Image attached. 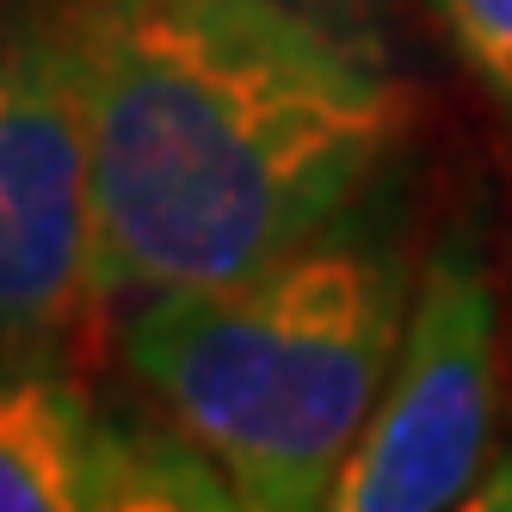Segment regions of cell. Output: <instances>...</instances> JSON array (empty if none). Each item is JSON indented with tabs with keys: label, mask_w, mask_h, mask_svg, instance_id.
<instances>
[{
	"label": "cell",
	"mask_w": 512,
	"mask_h": 512,
	"mask_svg": "<svg viewBox=\"0 0 512 512\" xmlns=\"http://www.w3.org/2000/svg\"><path fill=\"white\" fill-rule=\"evenodd\" d=\"M99 303L223 284L352 216L414 136L364 0H62Z\"/></svg>",
	"instance_id": "cell-1"
},
{
	"label": "cell",
	"mask_w": 512,
	"mask_h": 512,
	"mask_svg": "<svg viewBox=\"0 0 512 512\" xmlns=\"http://www.w3.org/2000/svg\"><path fill=\"white\" fill-rule=\"evenodd\" d=\"M414 260L371 210L223 284L136 297L124 364L253 512H315L389 383Z\"/></svg>",
	"instance_id": "cell-2"
},
{
	"label": "cell",
	"mask_w": 512,
	"mask_h": 512,
	"mask_svg": "<svg viewBox=\"0 0 512 512\" xmlns=\"http://www.w3.org/2000/svg\"><path fill=\"white\" fill-rule=\"evenodd\" d=\"M99 303V186L62 0H0V346Z\"/></svg>",
	"instance_id": "cell-4"
},
{
	"label": "cell",
	"mask_w": 512,
	"mask_h": 512,
	"mask_svg": "<svg viewBox=\"0 0 512 512\" xmlns=\"http://www.w3.org/2000/svg\"><path fill=\"white\" fill-rule=\"evenodd\" d=\"M235 488L167 414H118L50 346H0V512H216Z\"/></svg>",
	"instance_id": "cell-5"
},
{
	"label": "cell",
	"mask_w": 512,
	"mask_h": 512,
	"mask_svg": "<svg viewBox=\"0 0 512 512\" xmlns=\"http://www.w3.org/2000/svg\"><path fill=\"white\" fill-rule=\"evenodd\" d=\"M500 420V290L469 223L445 229L414 266L408 327L389 383L334 482V512L463 506L494 457Z\"/></svg>",
	"instance_id": "cell-3"
},
{
	"label": "cell",
	"mask_w": 512,
	"mask_h": 512,
	"mask_svg": "<svg viewBox=\"0 0 512 512\" xmlns=\"http://www.w3.org/2000/svg\"><path fill=\"white\" fill-rule=\"evenodd\" d=\"M463 68L512 112V0H426Z\"/></svg>",
	"instance_id": "cell-6"
}]
</instances>
